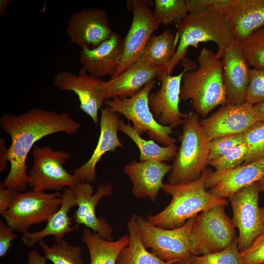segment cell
<instances>
[{"instance_id":"obj_31","label":"cell","mask_w":264,"mask_h":264,"mask_svg":"<svg viewBox=\"0 0 264 264\" xmlns=\"http://www.w3.org/2000/svg\"><path fill=\"white\" fill-rule=\"evenodd\" d=\"M153 14L160 25H176L189 14L186 0H154Z\"/></svg>"},{"instance_id":"obj_24","label":"cell","mask_w":264,"mask_h":264,"mask_svg":"<svg viewBox=\"0 0 264 264\" xmlns=\"http://www.w3.org/2000/svg\"><path fill=\"white\" fill-rule=\"evenodd\" d=\"M164 70L150 66H132L119 76L101 84L102 97L105 100L115 98H129L139 92L150 82L158 78Z\"/></svg>"},{"instance_id":"obj_10","label":"cell","mask_w":264,"mask_h":264,"mask_svg":"<svg viewBox=\"0 0 264 264\" xmlns=\"http://www.w3.org/2000/svg\"><path fill=\"white\" fill-rule=\"evenodd\" d=\"M34 162L28 172V184L35 191L58 192L64 188H73L80 182L73 174H69L64 164L70 158L64 151L54 150L48 146H34L32 152Z\"/></svg>"},{"instance_id":"obj_17","label":"cell","mask_w":264,"mask_h":264,"mask_svg":"<svg viewBox=\"0 0 264 264\" xmlns=\"http://www.w3.org/2000/svg\"><path fill=\"white\" fill-rule=\"evenodd\" d=\"M264 176V158L231 169L214 172L209 170L204 187L217 198H229L239 190L258 182Z\"/></svg>"},{"instance_id":"obj_47","label":"cell","mask_w":264,"mask_h":264,"mask_svg":"<svg viewBox=\"0 0 264 264\" xmlns=\"http://www.w3.org/2000/svg\"><path fill=\"white\" fill-rule=\"evenodd\" d=\"M258 182L260 186V191H264V176Z\"/></svg>"},{"instance_id":"obj_27","label":"cell","mask_w":264,"mask_h":264,"mask_svg":"<svg viewBox=\"0 0 264 264\" xmlns=\"http://www.w3.org/2000/svg\"><path fill=\"white\" fill-rule=\"evenodd\" d=\"M81 240L88 249L90 264H117L120 252L129 243L130 237L125 234L115 241H110L87 228L83 231Z\"/></svg>"},{"instance_id":"obj_6","label":"cell","mask_w":264,"mask_h":264,"mask_svg":"<svg viewBox=\"0 0 264 264\" xmlns=\"http://www.w3.org/2000/svg\"><path fill=\"white\" fill-rule=\"evenodd\" d=\"M224 205L218 204L197 215L191 229V252L203 255L221 251L236 238L235 227L226 214Z\"/></svg>"},{"instance_id":"obj_13","label":"cell","mask_w":264,"mask_h":264,"mask_svg":"<svg viewBox=\"0 0 264 264\" xmlns=\"http://www.w3.org/2000/svg\"><path fill=\"white\" fill-rule=\"evenodd\" d=\"M66 32L70 42L81 48L92 49L109 39L114 31L102 8L83 9L67 18Z\"/></svg>"},{"instance_id":"obj_4","label":"cell","mask_w":264,"mask_h":264,"mask_svg":"<svg viewBox=\"0 0 264 264\" xmlns=\"http://www.w3.org/2000/svg\"><path fill=\"white\" fill-rule=\"evenodd\" d=\"M208 172L209 169H206L198 179L192 181L179 184L163 183L161 190L172 196V200L162 211L149 215L146 219L156 226L175 229L181 227L189 219L212 206H226V200L210 194L205 189L204 181Z\"/></svg>"},{"instance_id":"obj_42","label":"cell","mask_w":264,"mask_h":264,"mask_svg":"<svg viewBox=\"0 0 264 264\" xmlns=\"http://www.w3.org/2000/svg\"><path fill=\"white\" fill-rule=\"evenodd\" d=\"M46 260L38 250L33 249L28 253L27 262L21 264H47Z\"/></svg>"},{"instance_id":"obj_37","label":"cell","mask_w":264,"mask_h":264,"mask_svg":"<svg viewBox=\"0 0 264 264\" xmlns=\"http://www.w3.org/2000/svg\"><path fill=\"white\" fill-rule=\"evenodd\" d=\"M264 102V67L252 68L247 88L245 103L254 105Z\"/></svg>"},{"instance_id":"obj_19","label":"cell","mask_w":264,"mask_h":264,"mask_svg":"<svg viewBox=\"0 0 264 264\" xmlns=\"http://www.w3.org/2000/svg\"><path fill=\"white\" fill-rule=\"evenodd\" d=\"M257 122L253 105L244 103L223 106L200 121V124L211 140L226 135L243 133Z\"/></svg>"},{"instance_id":"obj_22","label":"cell","mask_w":264,"mask_h":264,"mask_svg":"<svg viewBox=\"0 0 264 264\" xmlns=\"http://www.w3.org/2000/svg\"><path fill=\"white\" fill-rule=\"evenodd\" d=\"M172 169V165L162 162H137L133 159L124 167L123 171L133 184L132 192L136 198L148 197L155 201L163 186L164 177Z\"/></svg>"},{"instance_id":"obj_30","label":"cell","mask_w":264,"mask_h":264,"mask_svg":"<svg viewBox=\"0 0 264 264\" xmlns=\"http://www.w3.org/2000/svg\"><path fill=\"white\" fill-rule=\"evenodd\" d=\"M46 259L53 264H85L82 255V248L66 241L47 245L43 240L39 242Z\"/></svg>"},{"instance_id":"obj_28","label":"cell","mask_w":264,"mask_h":264,"mask_svg":"<svg viewBox=\"0 0 264 264\" xmlns=\"http://www.w3.org/2000/svg\"><path fill=\"white\" fill-rule=\"evenodd\" d=\"M118 131L128 136L136 144L140 151L139 161H156L163 162L175 158L177 147L175 143L162 147L154 140H147L140 135L130 124L119 119Z\"/></svg>"},{"instance_id":"obj_33","label":"cell","mask_w":264,"mask_h":264,"mask_svg":"<svg viewBox=\"0 0 264 264\" xmlns=\"http://www.w3.org/2000/svg\"><path fill=\"white\" fill-rule=\"evenodd\" d=\"M240 44L250 66L264 67V27L253 32Z\"/></svg>"},{"instance_id":"obj_40","label":"cell","mask_w":264,"mask_h":264,"mask_svg":"<svg viewBox=\"0 0 264 264\" xmlns=\"http://www.w3.org/2000/svg\"><path fill=\"white\" fill-rule=\"evenodd\" d=\"M189 14L202 11L213 5H227L231 0H186Z\"/></svg>"},{"instance_id":"obj_20","label":"cell","mask_w":264,"mask_h":264,"mask_svg":"<svg viewBox=\"0 0 264 264\" xmlns=\"http://www.w3.org/2000/svg\"><path fill=\"white\" fill-rule=\"evenodd\" d=\"M119 120V113L109 107L106 106L101 109L100 133L97 146L89 159L73 173L80 182H94L96 177V165L103 155L108 152H114L118 147H125L117 135Z\"/></svg>"},{"instance_id":"obj_26","label":"cell","mask_w":264,"mask_h":264,"mask_svg":"<svg viewBox=\"0 0 264 264\" xmlns=\"http://www.w3.org/2000/svg\"><path fill=\"white\" fill-rule=\"evenodd\" d=\"M178 42L176 34L170 30H166L159 35L153 34L132 66H154L167 70Z\"/></svg>"},{"instance_id":"obj_43","label":"cell","mask_w":264,"mask_h":264,"mask_svg":"<svg viewBox=\"0 0 264 264\" xmlns=\"http://www.w3.org/2000/svg\"><path fill=\"white\" fill-rule=\"evenodd\" d=\"M0 142V172L3 171L6 168V162L8 161V149L6 148L5 142L1 138Z\"/></svg>"},{"instance_id":"obj_9","label":"cell","mask_w":264,"mask_h":264,"mask_svg":"<svg viewBox=\"0 0 264 264\" xmlns=\"http://www.w3.org/2000/svg\"><path fill=\"white\" fill-rule=\"evenodd\" d=\"M62 194L33 190L18 192L10 208L2 215L7 225L22 234L35 224L47 221L60 208Z\"/></svg>"},{"instance_id":"obj_36","label":"cell","mask_w":264,"mask_h":264,"mask_svg":"<svg viewBox=\"0 0 264 264\" xmlns=\"http://www.w3.org/2000/svg\"><path fill=\"white\" fill-rule=\"evenodd\" d=\"M244 142V132L226 135L210 140L209 146L208 162L231 151Z\"/></svg>"},{"instance_id":"obj_35","label":"cell","mask_w":264,"mask_h":264,"mask_svg":"<svg viewBox=\"0 0 264 264\" xmlns=\"http://www.w3.org/2000/svg\"><path fill=\"white\" fill-rule=\"evenodd\" d=\"M248 152L247 144H241L225 154L210 160L208 165L216 171L231 169L242 165Z\"/></svg>"},{"instance_id":"obj_5","label":"cell","mask_w":264,"mask_h":264,"mask_svg":"<svg viewBox=\"0 0 264 264\" xmlns=\"http://www.w3.org/2000/svg\"><path fill=\"white\" fill-rule=\"evenodd\" d=\"M178 137L180 146L174 158L169 183L179 184L198 179L208 165L210 140L203 130L198 115L191 111L183 119Z\"/></svg>"},{"instance_id":"obj_23","label":"cell","mask_w":264,"mask_h":264,"mask_svg":"<svg viewBox=\"0 0 264 264\" xmlns=\"http://www.w3.org/2000/svg\"><path fill=\"white\" fill-rule=\"evenodd\" d=\"M224 15L233 40L241 43L264 27V0H231Z\"/></svg>"},{"instance_id":"obj_38","label":"cell","mask_w":264,"mask_h":264,"mask_svg":"<svg viewBox=\"0 0 264 264\" xmlns=\"http://www.w3.org/2000/svg\"><path fill=\"white\" fill-rule=\"evenodd\" d=\"M241 253L244 264H264V233Z\"/></svg>"},{"instance_id":"obj_3","label":"cell","mask_w":264,"mask_h":264,"mask_svg":"<svg viewBox=\"0 0 264 264\" xmlns=\"http://www.w3.org/2000/svg\"><path fill=\"white\" fill-rule=\"evenodd\" d=\"M197 60V69L187 71L183 75L180 99L191 100L196 113L205 117L216 107L228 103L220 58L211 49L204 47Z\"/></svg>"},{"instance_id":"obj_39","label":"cell","mask_w":264,"mask_h":264,"mask_svg":"<svg viewBox=\"0 0 264 264\" xmlns=\"http://www.w3.org/2000/svg\"><path fill=\"white\" fill-rule=\"evenodd\" d=\"M15 230L0 220V257L5 256L12 247L11 242L16 238Z\"/></svg>"},{"instance_id":"obj_32","label":"cell","mask_w":264,"mask_h":264,"mask_svg":"<svg viewBox=\"0 0 264 264\" xmlns=\"http://www.w3.org/2000/svg\"><path fill=\"white\" fill-rule=\"evenodd\" d=\"M191 264H244L238 247V237L226 248L216 252L189 258Z\"/></svg>"},{"instance_id":"obj_21","label":"cell","mask_w":264,"mask_h":264,"mask_svg":"<svg viewBox=\"0 0 264 264\" xmlns=\"http://www.w3.org/2000/svg\"><path fill=\"white\" fill-rule=\"evenodd\" d=\"M123 42L114 32L107 40L94 48H81L79 60L82 68L88 74L101 78L111 76L116 71L123 54Z\"/></svg>"},{"instance_id":"obj_29","label":"cell","mask_w":264,"mask_h":264,"mask_svg":"<svg viewBox=\"0 0 264 264\" xmlns=\"http://www.w3.org/2000/svg\"><path fill=\"white\" fill-rule=\"evenodd\" d=\"M136 216L133 214L127 222L130 242L120 252L117 264H168L147 250L137 230Z\"/></svg>"},{"instance_id":"obj_16","label":"cell","mask_w":264,"mask_h":264,"mask_svg":"<svg viewBox=\"0 0 264 264\" xmlns=\"http://www.w3.org/2000/svg\"><path fill=\"white\" fill-rule=\"evenodd\" d=\"M72 188L78 206L74 216L75 222L78 225L83 224L103 239L112 241V228L105 219L97 217L96 208L102 198L112 193V186L110 183H101L95 194L93 186L89 183L79 182Z\"/></svg>"},{"instance_id":"obj_11","label":"cell","mask_w":264,"mask_h":264,"mask_svg":"<svg viewBox=\"0 0 264 264\" xmlns=\"http://www.w3.org/2000/svg\"><path fill=\"white\" fill-rule=\"evenodd\" d=\"M260 192L256 182L228 198L233 209L232 221L239 231L238 247L240 252L247 249L264 233V206L259 205Z\"/></svg>"},{"instance_id":"obj_15","label":"cell","mask_w":264,"mask_h":264,"mask_svg":"<svg viewBox=\"0 0 264 264\" xmlns=\"http://www.w3.org/2000/svg\"><path fill=\"white\" fill-rule=\"evenodd\" d=\"M185 67L179 74L172 76L167 70L163 71L158 79L161 82L160 89L150 94L148 103L156 120L164 126L173 128L182 124L187 113L179 110V104L182 77L189 70Z\"/></svg>"},{"instance_id":"obj_2","label":"cell","mask_w":264,"mask_h":264,"mask_svg":"<svg viewBox=\"0 0 264 264\" xmlns=\"http://www.w3.org/2000/svg\"><path fill=\"white\" fill-rule=\"evenodd\" d=\"M228 5H213L202 11L189 14L176 25L178 44L167 69L168 74L185 58L190 46L197 47L200 43H215L218 47L216 54L222 58L234 40L224 15Z\"/></svg>"},{"instance_id":"obj_12","label":"cell","mask_w":264,"mask_h":264,"mask_svg":"<svg viewBox=\"0 0 264 264\" xmlns=\"http://www.w3.org/2000/svg\"><path fill=\"white\" fill-rule=\"evenodd\" d=\"M151 2L145 0L127 1L128 10L132 13V20L130 28L123 40L124 50L121 61L110 79L119 76L134 64L153 33L159 27L160 24L148 6Z\"/></svg>"},{"instance_id":"obj_1","label":"cell","mask_w":264,"mask_h":264,"mask_svg":"<svg viewBox=\"0 0 264 264\" xmlns=\"http://www.w3.org/2000/svg\"><path fill=\"white\" fill-rule=\"evenodd\" d=\"M0 126L11 139L8 148L10 170L2 183L5 188L21 193L25 190L28 183L26 158L35 143L55 133L75 134L81 124L66 112L31 108L20 115L3 114Z\"/></svg>"},{"instance_id":"obj_34","label":"cell","mask_w":264,"mask_h":264,"mask_svg":"<svg viewBox=\"0 0 264 264\" xmlns=\"http://www.w3.org/2000/svg\"><path fill=\"white\" fill-rule=\"evenodd\" d=\"M244 136L248 152L242 165L264 158V122L253 124L244 132Z\"/></svg>"},{"instance_id":"obj_41","label":"cell","mask_w":264,"mask_h":264,"mask_svg":"<svg viewBox=\"0 0 264 264\" xmlns=\"http://www.w3.org/2000/svg\"><path fill=\"white\" fill-rule=\"evenodd\" d=\"M18 192H19L14 189L5 188L2 182L0 183V214L1 215L10 208Z\"/></svg>"},{"instance_id":"obj_44","label":"cell","mask_w":264,"mask_h":264,"mask_svg":"<svg viewBox=\"0 0 264 264\" xmlns=\"http://www.w3.org/2000/svg\"><path fill=\"white\" fill-rule=\"evenodd\" d=\"M258 122H264V102L253 105Z\"/></svg>"},{"instance_id":"obj_7","label":"cell","mask_w":264,"mask_h":264,"mask_svg":"<svg viewBox=\"0 0 264 264\" xmlns=\"http://www.w3.org/2000/svg\"><path fill=\"white\" fill-rule=\"evenodd\" d=\"M156 83V80L150 82L131 97L115 98L106 100L105 104L113 111L131 121L132 128L140 135L146 132L151 139L168 146L176 142L170 136L173 132V127L160 124L149 106L148 97Z\"/></svg>"},{"instance_id":"obj_45","label":"cell","mask_w":264,"mask_h":264,"mask_svg":"<svg viewBox=\"0 0 264 264\" xmlns=\"http://www.w3.org/2000/svg\"><path fill=\"white\" fill-rule=\"evenodd\" d=\"M10 0H0V15H2L6 9L7 7L10 3Z\"/></svg>"},{"instance_id":"obj_18","label":"cell","mask_w":264,"mask_h":264,"mask_svg":"<svg viewBox=\"0 0 264 264\" xmlns=\"http://www.w3.org/2000/svg\"><path fill=\"white\" fill-rule=\"evenodd\" d=\"M221 58L223 80L228 104L245 103L251 68L240 43L233 40Z\"/></svg>"},{"instance_id":"obj_46","label":"cell","mask_w":264,"mask_h":264,"mask_svg":"<svg viewBox=\"0 0 264 264\" xmlns=\"http://www.w3.org/2000/svg\"><path fill=\"white\" fill-rule=\"evenodd\" d=\"M168 264H191L189 259H182L173 262Z\"/></svg>"},{"instance_id":"obj_25","label":"cell","mask_w":264,"mask_h":264,"mask_svg":"<svg viewBox=\"0 0 264 264\" xmlns=\"http://www.w3.org/2000/svg\"><path fill=\"white\" fill-rule=\"evenodd\" d=\"M62 204L59 209L46 221L45 227L39 231L22 234L21 240L26 247H32L47 236H54L56 242L63 241L65 235L79 228V225L71 226V218L68 216L70 209L77 206L75 194L72 188L66 187L63 190L62 195Z\"/></svg>"},{"instance_id":"obj_8","label":"cell","mask_w":264,"mask_h":264,"mask_svg":"<svg viewBox=\"0 0 264 264\" xmlns=\"http://www.w3.org/2000/svg\"><path fill=\"white\" fill-rule=\"evenodd\" d=\"M196 216L175 229L156 226L139 215H136V224L145 247L161 260L170 263L189 259L192 254L189 236Z\"/></svg>"},{"instance_id":"obj_14","label":"cell","mask_w":264,"mask_h":264,"mask_svg":"<svg viewBox=\"0 0 264 264\" xmlns=\"http://www.w3.org/2000/svg\"><path fill=\"white\" fill-rule=\"evenodd\" d=\"M103 81L82 68L76 74L65 70L60 71L55 75L53 83L60 90L74 92L78 96L80 109L98 125V111L105 103L101 90Z\"/></svg>"}]
</instances>
